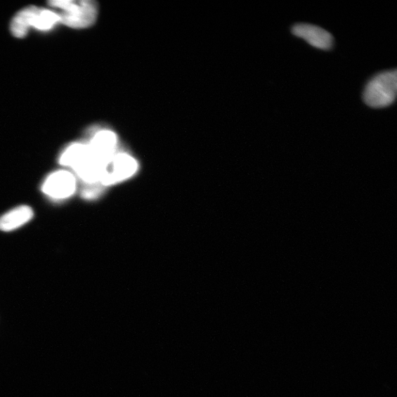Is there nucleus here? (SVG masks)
<instances>
[{"mask_svg":"<svg viewBox=\"0 0 397 397\" xmlns=\"http://www.w3.org/2000/svg\"><path fill=\"white\" fill-rule=\"evenodd\" d=\"M77 181L74 174L66 170L53 172L46 178L41 190L47 197L54 200L71 197L76 192Z\"/></svg>","mask_w":397,"mask_h":397,"instance_id":"4","label":"nucleus"},{"mask_svg":"<svg viewBox=\"0 0 397 397\" xmlns=\"http://www.w3.org/2000/svg\"><path fill=\"white\" fill-rule=\"evenodd\" d=\"M117 137L114 132L101 130L92 136L88 145L95 157L106 165L117 153Z\"/></svg>","mask_w":397,"mask_h":397,"instance_id":"5","label":"nucleus"},{"mask_svg":"<svg viewBox=\"0 0 397 397\" xmlns=\"http://www.w3.org/2000/svg\"><path fill=\"white\" fill-rule=\"evenodd\" d=\"M396 70L381 72L375 76L365 87L363 100L373 108H386L396 100Z\"/></svg>","mask_w":397,"mask_h":397,"instance_id":"2","label":"nucleus"},{"mask_svg":"<svg viewBox=\"0 0 397 397\" xmlns=\"http://www.w3.org/2000/svg\"><path fill=\"white\" fill-rule=\"evenodd\" d=\"M100 192V188L98 184L88 185L82 190V196L85 199H93L96 197Z\"/></svg>","mask_w":397,"mask_h":397,"instance_id":"9","label":"nucleus"},{"mask_svg":"<svg viewBox=\"0 0 397 397\" xmlns=\"http://www.w3.org/2000/svg\"><path fill=\"white\" fill-rule=\"evenodd\" d=\"M33 217L34 211L29 206H19L0 217V230L9 232L17 230Z\"/></svg>","mask_w":397,"mask_h":397,"instance_id":"8","label":"nucleus"},{"mask_svg":"<svg viewBox=\"0 0 397 397\" xmlns=\"http://www.w3.org/2000/svg\"><path fill=\"white\" fill-rule=\"evenodd\" d=\"M49 6L58 10L60 23L74 29L86 28L96 22L98 14V4L92 0H56Z\"/></svg>","mask_w":397,"mask_h":397,"instance_id":"1","label":"nucleus"},{"mask_svg":"<svg viewBox=\"0 0 397 397\" xmlns=\"http://www.w3.org/2000/svg\"><path fill=\"white\" fill-rule=\"evenodd\" d=\"M138 169L135 159L126 153H117L105 165L100 183L103 186L112 185L134 176Z\"/></svg>","mask_w":397,"mask_h":397,"instance_id":"3","label":"nucleus"},{"mask_svg":"<svg viewBox=\"0 0 397 397\" xmlns=\"http://www.w3.org/2000/svg\"><path fill=\"white\" fill-rule=\"evenodd\" d=\"M41 8L30 6L15 15L11 24V31L13 37L22 39L28 33L30 27L37 28Z\"/></svg>","mask_w":397,"mask_h":397,"instance_id":"7","label":"nucleus"},{"mask_svg":"<svg viewBox=\"0 0 397 397\" xmlns=\"http://www.w3.org/2000/svg\"><path fill=\"white\" fill-rule=\"evenodd\" d=\"M292 33L317 49L328 51L333 44L332 36L327 30L318 26L297 24L293 27Z\"/></svg>","mask_w":397,"mask_h":397,"instance_id":"6","label":"nucleus"}]
</instances>
